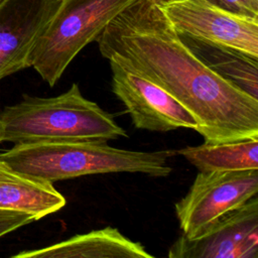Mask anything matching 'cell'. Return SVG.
Segmentation results:
<instances>
[{
    "mask_svg": "<svg viewBox=\"0 0 258 258\" xmlns=\"http://www.w3.org/2000/svg\"><path fill=\"white\" fill-rule=\"evenodd\" d=\"M3 141H109L127 137L114 116L86 99L78 86L54 97H25L0 113Z\"/></svg>",
    "mask_w": 258,
    "mask_h": 258,
    "instance_id": "obj_3",
    "label": "cell"
},
{
    "mask_svg": "<svg viewBox=\"0 0 258 258\" xmlns=\"http://www.w3.org/2000/svg\"><path fill=\"white\" fill-rule=\"evenodd\" d=\"M62 1H0V81L31 67L33 48Z\"/></svg>",
    "mask_w": 258,
    "mask_h": 258,
    "instance_id": "obj_9",
    "label": "cell"
},
{
    "mask_svg": "<svg viewBox=\"0 0 258 258\" xmlns=\"http://www.w3.org/2000/svg\"><path fill=\"white\" fill-rule=\"evenodd\" d=\"M232 13L258 19V0H207Z\"/></svg>",
    "mask_w": 258,
    "mask_h": 258,
    "instance_id": "obj_15",
    "label": "cell"
},
{
    "mask_svg": "<svg viewBox=\"0 0 258 258\" xmlns=\"http://www.w3.org/2000/svg\"><path fill=\"white\" fill-rule=\"evenodd\" d=\"M34 221L36 219L29 213L0 210V237Z\"/></svg>",
    "mask_w": 258,
    "mask_h": 258,
    "instance_id": "obj_14",
    "label": "cell"
},
{
    "mask_svg": "<svg viewBox=\"0 0 258 258\" xmlns=\"http://www.w3.org/2000/svg\"><path fill=\"white\" fill-rule=\"evenodd\" d=\"M153 3L157 4V5H163V4H167V3H171V2H175V1H180V0H150Z\"/></svg>",
    "mask_w": 258,
    "mask_h": 258,
    "instance_id": "obj_16",
    "label": "cell"
},
{
    "mask_svg": "<svg viewBox=\"0 0 258 258\" xmlns=\"http://www.w3.org/2000/svg\"><path fill=\"white\" fill-rule=\"evenodd\" d=\"M258 194V169L200 171L187 194L175 203L182 235L201 237L226 214Z\"/></svg>",
    "mask_w": 258,
    "mask_h": 258,
    "instance_id": "obj_5",
    "label": "cell"
},
{
    "mask_svg": "<svg viewBox=\"0 0 258 258\" xmlns=\"http://www.w3.org/2000/svg\"><path fill=\"white\" fill-rule=\"evenodd\" d=\"M178 35L209 69L246 94L258 99V57L229 46Z\"/></svg>",
    "mask_w": 258,
    "mask_h": 258,
    "instance_id": "obj_12",
    "label": "cell"
},
{
    "mask_svg": "<svg viewBox=\"0 0 258 258\" xmlns=\"http://www.w3.org/2000/svg\"><path fill=\"white\" fill-rule=\"evenodd\" d=\"M202 172L258 169V137L203 143L176 151Z\"/></svg>",
    "mask_w": 258,
    "mask_h": 258,
    "instance_id": "obj_13",
    "label": "cell"
},
{
    "mask_svg": "<svg viewBox=\"0 0 258 258\" xmlns=\"http://www.w3.org/2000/svg\"><path fill=\"white\" fill-rule=\"evenodd\" d=\"M66 204V198L52 182L23 175L0 159V210L29 213L39 220Z\"/></svg>",
    "mask_w": 258,
    "mask_h": 258,
    "instance_id": "obj_11",
    "label": "cell"
},
{
    "mask_svg": "<svg viewBox=\"0 0 258 258\" xmlns=\"http://www.w3.org/2000/svg\"><path fill=\"white\" fill-rule=\"evenodd\" d=\"M175 153V150H125L110 146L108 141H40L14 144L0 154V159L23 175L53 183L112 172L164 177L171 172L167 160Z\"/></svg>",
    "mask_w": 258,
    "mask_h": 258,
    "instance_id": "obj_2",
    "label": "cell"
},
{
    "mask_svg": "<svg viewBox=\"0 0 258 258\" xmlns=\"http://www.w3.org/2000/svg\"><path fill=\"white\" fill-rule=\"evenodd\" d=\"M169 258H258V198L226 214L196 239L181 235Z\"/></svg>",
    "mask_w": 258,
    "mask_h": 258,
    "instance_id": "obj_8",
    "label": "cell"
},
{
    "mask_svg": "<svg viewBox=\"0 0 258 258\" xmlns=\"http://www.w3.org/2000/svg\"><path fill=\"white\" fill-rule=\"evenodd\" d=\"M3 141V137H2V127H1V124H0V143Z\"/></svg>",
    "mask_w": 258,
    "mask_h": 258,
    "instance_id": "obj_17",
    "label": "cell"
},
{
    "mask_svg": "<svg viewBox=\"0 0 258 258\" xmlns=\"http://www.w3.org/2000/svg\"><path fill=\"white\" fill-rule=\"evenodd\" d=\"M95 41L105 58L121 57L188 109L205 143L258 137V99L200 60L159 5L134 0Z\"/></svg>",
    "mask_w": 258,
    "mask_h": 258,
    "instance_id": "obj_1",
    "label": "cell"
},
{
    "mask_svg": "<svg viewBox=\"0 0 258 258\" xmlns=\"http://www.w3.org/2000/svg\"><path fill=\"white\" fill-rule=\"evenodd\" d=\"M0 1H1V0H0Z\"/></svg>",
    "mask_w": 258,
    "mask_h": 258,
    "instance_id": "obj_18",
    "label": "cell"
},
{
    "mask_svg": "<svg viewBox=\"0 0 258 258\" xmlns=\"http://www.w3.org/2000/svg\"><path fill=\"white\" fill-rule=\"evenodd\" d=\"M134 0H63L31 53V67L50 87L75 56Z\"/></svg>",
    "mask_w": 258,
    "mask_h": 258,
    "instance_id": "obj_4",
    "label": "cell"
},
{
    "mask_svg": "<svg viewBox=\"0 0 258 258\" xmlns=\"http://www.w3.org/2000/svg\"><path fill=\"white\" fill-rule=\"evenodd\" d=\"M106 58L112 72V91L125 105L136 128L158 132L198 130L197 118L165 90L121 57L112 54Z\"/></svg>",
    "mask_w": 258,
    "mask_h": 258,
    "instance_id": "obj_6",
    "label": "cell"
},
{
    "mask_svg": "<svg viewBox=\"0 0 258 258\" xmlns=\"http://www.w3.org/2000/svg\"><path fill=\"white\" fill-rule=\"evenodd\" d=\"M14 258H152L143 245L125 237L113 227L78 234L64 241L35 250H25Z\"/></svg>",
    "mask_w": 258,
    "mask_h": 258,
    "instance_id": "obj_10",
    "label": "cell"
},
{
    "mask_svg": "<svg viewBox=\"0 0 258 258\" xmlns=\"http://www.w3.org/2000/svg\"><path fill=\"white\" fill-rule=\"evenodd\" d=\"M159 6L178 34L258 57V19L232 13L207 0H180Z\"/></svg>",
    "mask_w": 258,
    "mask_h": 258,
    "instance_id": "obj_7",
    "label": "cell"
}]
</instances>
